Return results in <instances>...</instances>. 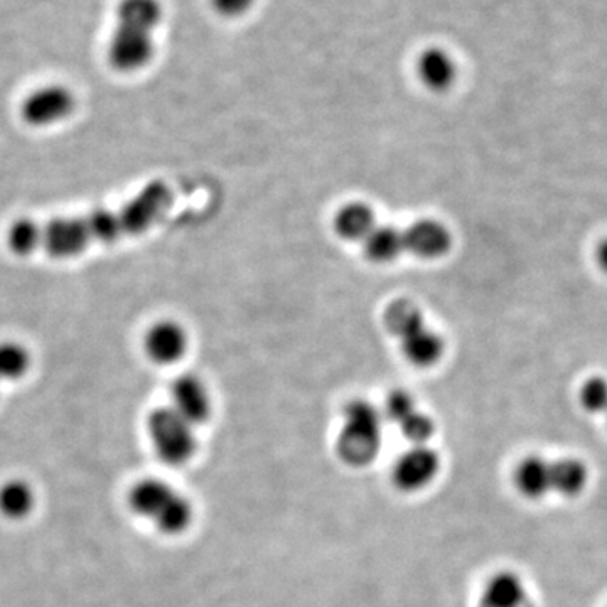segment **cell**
Instances as JSON below:
<instances>
[{
	"label": "cell",
	"instance_id": "obj_17",
	"mask_svg": "<svg viewBox=\"0 0 607 607\" xmlns=\"http://www.w3.org/2000/svg\"><path fill=\"white\" fill-rule=\"evenodd\" d=\"M363 250L375 264H390L405 252L404 230L390 225H376L366 236Z\"/></svg>",
	"mask_w": 607,
	"mask_h": 607
},
{
	"label": "cell",
	"instance_id": "obj_19",
	"mask_svg": "<svg viewBox=\"0 0 607 607\" xmlns=\"http://www.w3.org/2000/svg\"><path fill=\"white\" fill-rule=\"evenodd\" d=\"M34 493L24 482H9L0 488V513L11 519H21L31 513Z\"/></svg>",
	"mask_w": 607,
	"mask_h": 607
},
{
	"label": "cell",
	"instance_id": "obj_11",
	"mask_svg": "<svg viewBox=\"0 0 607 607\" xmlns=\"http://www.w3.org/2000/svg\"><path fill=\"white\" fill-rule=\"evenodd\" d=\"M144 350L149 358L159 365L180 362L188 350L186 331L176 321H159L145 333Z\"/></svg>",
	"mask_w": 607,
	"mask_h": 607
},
{
	"label": "cell",
	"instance_id": "obj_10",
	"mask_svg": "<svg viewBox=\"0 0 607 607\" xmlns=\"http://www.w3.org/2000/svg\"><path fill=\"white\" fill-rule=\"evenodd\" d=\"M405 252L417 259H441L453 246L449 229L437 220H418L404 230Z\"/></svg>",
	"mask_w": 607,
	"mask_h": 607
},
{
	"label": "cell",
	"instance_id": "obj_1",
	"mask_svg": "<svg viewBox=\"0 0 607 607\" xmlns=\"http://www.w3.org/2000/svg\"><path fill=\"white\" fill-rule=\"evenodd\" d=\"M164 21L161 0H119L115 24L107 44V60L119 73L149 67L155 54V32Z\"/></svg>",
	"mask_w": 607,
	"mask_h": 607
},
{
	"label": "cell",
	"instance_id": "obj_8",
	"mask_svg": "<svg viewBox=\"0 0 607 607\" xmlns=\"http://www.w3.org/2000/svg\"><path fill=\"white\" fill-rule=\"evenodd\" d=\"M513 485L516 492L530 502H542L554 495V459L528 454L513 471Z\"/></svg>",
	"mask_w": 607,
	"mask_h": 607
},
{
	"label": "cell",
	"instance_id": "obj_26",
	"mask_svg": "<svg viewBox=\"0 0 607 607\" xmlns=\"http://www.w3.org/2000/svg\"><path fill=\"white\" fill-rule=\"evenodd\" d=\"M596 264L600 269V272L607 275V239L597 245L596 249Z\"/></svg>",
	"mask_w": 607,
	"mask_h": 607
},
{
	"label": "cell",
	"instance_id": "obj_23",
	"mask_svg": "<svg viewBox=\"0 0 607 607\" xmlns=\"http://www.w3.org/2000/svg\"><path fill=\"white\" fill-rule=\"evenodd\" d=\"M402 436L412 444V446H424L436 434V424L424 412L417 411L412 414L404 424L398 425Z\"/></svg>",
	"mask_w": 607,
	"mask_h": 607
},
{
	"label": "cell",
	"instance_id": "obj_2",
	"mask_svg": "<svg viewBox=\"0 0 607 607\" xmlns=\"http://www.w3.org/2000/svg\"><path fill=\"white\" fill-rule=\"evenodd\" d=\"M130 508L151 519L159 532L180 535L190 528L194 509L190 499L161 479H144L129 495Z\"/></svg>",
	"mask_w": 607,
	"mask_h": 607
},
{
	"label": "cell",
	"instance_id": "obj_27",
	"mask_svg": "<svg viewBox=\"0 0 607 607\" xmlns=\"http://www.w3.org/2000/svg\"><path fill=\"white\" fill-rule=\"evenodd\" d=\"M606 418H607V414H606Z\"/></svg>",
	"mask_w": 607,
	"mask_h": 607
},
{
	"label": "cell",
	"instance_id": "obj_6",
	"mask_svg": "<svg viewBox=\"0 0 607 607\" xmlns=\"http://www.w3.org/2000/svg\"><path fill=\"white\" fill-rule=\"evenodd\" d=\"M439 471V454L428 444H424L412 446L398 457L392 478L401 492L417 493L436 482Z\"/></svg>",
	"mask_w": 607,
	"mask_h": 607
},
{
	"label": "cell",
	"instance_id": "obj_4",
	"mask_svg": "<svg viewBox=\"0 0 607 607\" xmlns=\"http://www.w3.org/2000/svg\"><path fill=\"white\" fill-rule=\"evenodd\" d=\"M149 437L159 459L169 466H183L196 453L194 425L172 407H162L149 417Z\"/></svg>",
	"mask_w": 607,
	"mask_h": 607
},
{
	"label": "cell",
	"instance_id": "obj_16",
	"mask_svg": "<svg viewBox=\"0 0 607 607\" xmlns=\"http://www.w3.org/2000/svg\"><path fill=\"white\" fill-rule=\"evenodd\" d=\"M402 352L405 358L412 365L427 368L434 366L444 355V340L436 331L428 330L427 326L421 327L415 333L408 334L407 337L401 340Z\"/></svg>",
	"mask_w": 607,
	"mask_h": 607
},
{
	"label": "cell",
	"instance_id": "obj_15",
	"mask_svg": "<svg viewBox=\"0 0 607 607\" xmlns=\"http://www.w3.org/2000/svg\"><path fill=\"white\" fill-rule=\"evenodd\" d=\"M590 482V469L579 457L554 459V495L577 498L586 492Z\"/></svg>",
	"mask_w": 607,
	"mask_h": 607
},
{
	"label": "cell",
	"instance_id": "obj_22",
	"mask_svg": "<svg viewBox=\"0 0 607 607\" xmlns=\"http://www.w3.org/2000/svg\"><path fill=\"white\" fill-rule=\"evenodd\" d=\"M580 407L593 415L607 414V380L604 376H590L583 383L579 392Z\"/></svg>",
	"mask_w": 607,
	"mask_h": 607
},
{
	"label": "cell",
	"instance_id": "obj_9",
	"mask_svg": "<svg viewBox=\"0 0 607 607\" xmlns=\"http://www.w3.org/2000/svg\"><path fill=\"white\" fill-rule=\"evenodd\" d=\"M171 407L191 425H201L210 418L211 397L203 380L196 375H181L171 386Z\"/></svg>",
	"mask_w": 607,
	"mask_h": 607
},
{
	"label": "cell",
	"instance_id": "obj_13",
	"mask_svg": "<svg viewBox=\"0 0 607 607\" xmlns=\"http://www.w3.org/2000/svg\"><path fill=\"white\" fill-rule=\"evenodd\" d=\"M418 80L431 92H447L456 83L457 63L449 51L441 47H428L418 54L415 63Z\"/></svg>",
	"mask_w": 607,
	"mask_h": 607
},
{
	"label": "cell",
	"instance_id": "obj_3",
	"mask_svg": "<svg viewBox=\"0 0 607 607\" xmlns=\"http://www.w3.org/2000/svg\"><path fill=\"white\" fill-rule=\"evenodd\" d=\"M383 415L375 405L355 401L346 405L336 451L352 467H365L375 461L382 447Z\"/></svg>",
	"mask_w": 607,
	"mask_h": 607
},
{
	"label": "cell",
	"instance_id": "obj_21",
	"mask_svg": "<svg viewBox=\"0 0 607 607\" xmlns=\"http://www.w3.org/2000/svg\"><path fill=\"white\" fill-rule=\"evenodd\" d=\"M31 365L28 350L18 343L0 344V382L19 380L26 375Z\"/></svg>",
	"mask_w": 607,
	"mask_h": 607
},
{
	"label": "cell",
	"instance_id": "obj_24",
	"mask_svg": "<svg viewBox=\"0 0 607 607\" xmlns=\"http://www.w3.org/2000/svg\"><path fill=\"white\" fill-rule=\"evenodd\" d=\"M417 411L415 398L408 394L407 390H394L386 397L385 407H383V417L388 418L394 424L401 425Z\"/></svg>",
	"mask_w": 607,
	"mask_h": 607
},
{
	"label": "cell",
	"instance_id": "obj_14",
	"mask_svg": "<svg viewBox=\"0 0 607 607\" xmlns=\"http://www.w3.org/2000/svg\"><path fill=\"white\" fill-rule=\"evenodd\" d=\"M376 220L372 206L366 203H348L334 216V232L348 242H365L375 230Z\"/></svg>",
	"mask_w": 607,
	"mask_h": 607
},
{
	"label": "cell",
	"instance_id": "obj_5",
	"mask_svg": "<svg viewBox=\"0 0 607 607\" xmlns=\"http://www.w3.org/2000/svg\"><path fill=\"white\" fill-rule=\"evenodd\" d=\"M77 99L63 84H47L32 90L21 105V115L32 127H50L74 112Z\"/></svg>",
	"mask_w": 607,
	"mask_h": 607
},
{
	"label": "cell",
	"instance_id": "obj_18",
	"mask_svg": "<svg viewBox=\"0 0 607 607\" xmlns=\"http://www.w3.org/2000/svg\"><path fill=\"white\" fill-rule=\"evenodd\" d=\"M383 323H385L388 333L394 334L398 340H404L408 334L425 326L422 311L418 310L415 302L408 301V299H398V301L392 302L383 314Z\"/></svg>",
	"mask_w": 607,
	"mask_h": 607
},
{
	"label": "cell",
	"instance_id": "obj_25",
	"mask_svg": "<svg viewBox=\"0 0 607 607\" xmlns=\"http://www.w3.org/2000/svg\"><path fill=\"white\" fill-rule=\"evenodd\" d=\"M210 2L214 12L226 19L242 18L255 6V0H210Z\"/></svg>",
	"mask_w": 607,
	"mask_h": 607
},
{
	"label": "cell",
	"instance_id": "obj_7",
	"mask_svg": "<svg viewBox=\"0 0 607 607\" xmlns=\"http://www.w3.org/2000/svg\"><path fill=\"white\" fill-rule=\"evenodd\" d=\"M171 203V190L164 183L155 181L145 186L134 200L123 206L132 235H141L151 230L168 213Z\"/></svg>",
	"mask_w": 607,
	"mask_h": 607
},
{
	"label": "cell",
	"instance_id": "obj_12",
	"mask_svg": "<svg viewBox=\"0 0 607 607\" xmlns=\"http://www.w3.org/2000/svg\"><path fill=\"white\" fill-rule=\"evenodd\" d=\"M478 607H530V590L515 570H498L486 580Z\"/></svg>",
	"mask_w": 607,
	"mask_h": 607
},
{
	"label": "cell",
	"instance_id": "obj_20",
	"mask_svg": "<svg viewBox=\"0 0 607 607\" xmlns=\"http://www.w3.org/2000/svg\"><path fill=\"white\" fill-rule=\"evenodd\" d=\"M8 245L16 255H31L36 250L41 249V225L34 220H18L9 229Z\"/></svg>",
	"mask_w": 607,
	"mask_h": 607
}]
</instances>
